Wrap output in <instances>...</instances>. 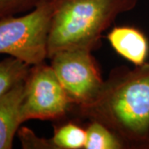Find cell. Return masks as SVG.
<instances>
[{
  "instance_id": "cell-1",
  "label": "cell",
  "mask_w": 149,
  "mask_h": 149,
  "mask_svg": "<svg viewBox=\"0 0 149 149\" xmlns=\"http://www.w3.org/2000/svg\"><path fill=\"white\" fill-rule=\"evenodd\" d=\"M74 108L80 117L105 125L127 148L149 149V59L133 69L113 68L95 100Z\"/></svg>"
},
{
  "instance_id": "cell-2",
  "label": "cell",
  "mask_w": 149,
  "mask_h": 149,
  "mask_svg": "<svg viewBox=\"0 0 149 149\" xmlns=\"http://www.w3.org/2000/svg\"><path fill=\"white\" fill-rule=\"evenodd\" d=\"M137 3L138 0H59L48 33L47 59L61 51L99 47L102 34Z\"/></svg>"
},
{
  "instance_id": "cell-3",
  "label": "cell",
  "mask_w": 149,
  "mask_h": 149,
  "mask_svg": "<svg viewBox=\"0 0 149 149\" xmlns=\"http://www.w3.org/2000/svg\"><path fill=\"white\" fill-rule=\"evenodd\" d=\"M59 0H44L20 17L0 19V54H7L29 65L47 59L50 26Z\"/></svg>"
},
{
  "instance_id": "cell-4",
  "label": "cell",
  "mask_w": 149,
  "mask_h": 149,
  "mask_svg": "<svg viewBox=\"0 0 149 149\" xmlns=\"http://www.w3.org/2000/svg\"><path fill=\"white\" fill-rule=\"evenodd\" d=\"M91 52L82 49L65 50L49 59L71 107L91 104L103 88L104 80Z\"/></svg>"
},
{
  "instance_id": "cell-5",
  "label": "cell",
  "mask_w": 149,
  "mask_h": 149,
  "mask_svg": "<svg viewBox=\"0 0 149 149\" xmlns=\"http://www.w3.org/2000/svg\"><path fill=\"white\" fill-rule=\"evenodd\" d=\"M71 104L52 67L32 65L25 80L22 104V123L31 120H58L70 110Z\"/></svg>"
},
{
  "instance_id": "cell-6",
  "label": "cell",
  "mask_w": 149,
  "mask_h": 149,
  "mask_svg": "<svg viewBox=\"0 0 149 149\" xmlns=\"http://www.w3.org/2000/svg\"><path fill=\"white\" fill-rule=\"evenodd\" d=\"M107 39L112 48L119 56L135 66L144 64L148 60V39L137 27L131 26L113 27L109 32Z\"/></svg>"
},
{
  "instance_id": "cell-7",
  "label": "cell",
  "mask_w": 149,
  "mask_h": 149,
  "mask_svg": "<svg viewBox=\"0 0 149 149\" xmlns=\"http://www.w3.org/2000/svg\"><path fill=\"white\" fill-rule=\"evenodd\" d=\"M25 81L0 97V149L13 148L14 137L22 123V104Z\"/></svg>"
},
{
  "instance_id": "cell-8",
  "label": "cell",
  "mask_w": 149,
  "mask_h": 149,
  "mask_svg": "<svg viewBox=\"0 0 149 149\" xmlns=\"http://www.w3.org/2000/svg\"><path fill=\"white\" fill-rule=\"evenodd\" d=\"M31 66L13 56L0 61V97L24 82Z\"/></svg>"
},
{
  "instance_id": "cell-9",
  "label": "cell",
  "mask_w": 149,
  "mask_h": 149,
  "mask_svg": "<svg viewBox=\"0 0 149 149\" xmlns=\"http://www.w3.org/2000/svg\"><path fill=\"white\" fill-rule=\"evenodd\" d=\"M126 145L114 133L101 123L89 121L84 149H123Z\"/></svg>"
},
{
  "instance_id": "cell-10",
  "label": "cell",
  "mask_w": 149,
  "mask_h": 149,
  "mask_svg": "<svg viewBox=\"0 0 149 149\" xmlns=\"http://www.w3.org/2000/svg\"><path fill=\"white\" fill-rule=\"evenodd\" d=\"M50 139L54 149H84L86 128L74 122H68L56 128Z\"/></svg>"
},
{
  "instance_id": "cell-11",
  "label": "cell",
  "mask_w": 149,
  "mask_h": 149,
  "mask_svg": "<svg viewBox=\"0 0 149 149\" xmlns=\"http://www.w3.org/2000/svg\"><path fill=\"white\" fill-rule=\"evenodd\" d=\"M44 0H0V19L28 13Z\"/></svg>"
},
{
  "instance_id": "cell-12",
  "label": "cell",
  "mask_w": 149,
  "mask_h": 149,
  "mask_svg": "<svg viewBox=\"0 0 149 149\" xmlns=\"http://www.w3.org/2000/svg\"><path fill=\"white\" fill-rule=\"evenodd\" d=\"M17 135L22 148L25 149H54L51 139L39 138L30 128L22 127Z\"/></svg>"
}]
</instances>
